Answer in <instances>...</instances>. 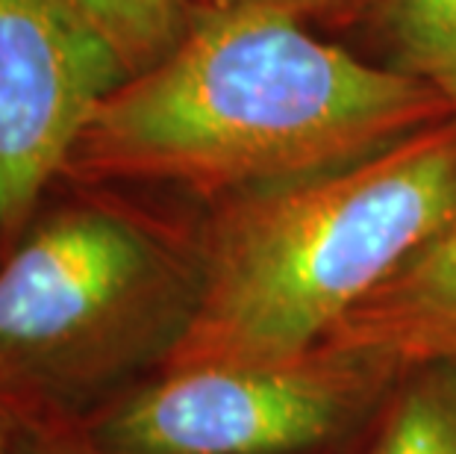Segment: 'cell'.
I'll return each instance as SVG.
<instances>
[{
  "label": "cell",
  "instance_id": "cell-12",
  "mask_svg": "<svg viewBox=\"0 0 456 454\" xmlns=\"http://www.w3.org/2000/svg\"><path fill=\"white\" fill-rule=\"evenodd\" d=\"M27 422L21 413L0 399V454H18V440L27 428Z\"/></svg>",
  "mask_w": 456,
  "mask_h": 454
},
{
  "label": "cell",
  "instance_id": "cell-7",
  "mask_svg": "<svg viewBox=\"0 0 456 454\" xmlns=\"http://www.w3.org/2000/svg\"><path fill=\"white\" fill-rule=\"evenodd\" d=\"M354 454H456V363L410 366Z\"/></svg>",
  "mask_w": 456,
  "mask_h": 454
},
{
  "label": "cell",
  "instance_id": "cell-10",
  "mask_svg": "<svg viewBox=\"0 0 456 454\" xmlns=\"http://www.w3.org/2000/svg\"><path fill=\"white\" fill-rule=\"evenodd\" d=\"M18 454H112L86 437L77 425H27L21 440H18Z\"/></svg>",
  "mask_w": 456,
  "mask_h": 454
},
{
  "label": "cell",
  "instance_id": "cell-5",
  "mask_svg": "<svg viewBox=\"0 0 456 454\" xmlns=\"http://www.w3.org/2000/svg\"><path fill=\"white\" fill-rule=\"evenodd\" d=\"M127 69L68 0H0V260Z\"/></svg>",
  "mask_w": 456,
  "mask_h": 454
},
{
  "label": "cell",
  "instance_id": "cell-4",
  "mask_svg": "<svg viewBox=\"0 0 456 454\" xmlns=\"http://www.w3.org/2000/svg\"><path fill=\"white\" fill-rule=\"evenodd\" d=\"M406 366L362 349L162 369L80 428L112 454H354Z\"/></svg>",
  "mask_w": 456,
  "mask_h": 454
},
{
  "label": "cell",
  "instance_id": "cell-2",
  "mask_svg": "<svg viewBox=\"0 0 456 454\" xmlns=\"http://www.w3.org/2000/svg\"><path fill=\"white\" fill-rule=\"evenodd\" d=\"M60 175L0 260V399L80 425L162 372L203 293V207Z\"/></svg>",
  "mask_w": 456,
  "mask_h": 454
},
{
  "label": "cell",
  "instance_id": "cell-9",
  "mask_svg": "<svg viewBox=\"0 0 456 454\" xmlns=\"http://www.w3.org/2000/svg\"><path fill=\"white\" fill-rule=\"evenodd\" d=\"M397 65L456 110V0H374Z\"/></svg>",
  "mask_w": 456,
  "mask_h": 454
},
{
  "label": "cell",
  "instance_id": "cell-11",
  "mask_svg": "<svg viewBox=\"0 0 456 454\" xmlns=\"http://www.w3.org/2000/svg\"><path fill=\"white\" fill-rule=\"evenodd\" d=\"M212 4H259V6L280 9V12L297 15L304 21H315V18L342 12L351 0H212Z\"/></svg>",
  "mask_w": 456,
  "mask_h": 454
},
{
  "label": "cell",
  "instance_id": "cell-1",
  "mask_svg": "<svg viewBox=\"0 0 456 454\" xmlns=\"http://www.w3.org/2000/svg\"><path fill=\"white\" fill-rule=\"evenodd\" d=\"M419 77L324 42L297 15L209 4L92 115L62 175L195 204L324 175L453 119Z\"/></svg>",
  "mask_w": 456,
  "mask_h": 454
},
{
  "label": "cell",
  "instance_id": "cell-3",
  "mask_svg": "<svg viewBox=\"0 0 456 454\" xmlns=\"http://www.w3.org/2000/svg\"><path fill=\"white\" fill-rule=\"evenodd\" d=\"M456 219V115L351 166L203 204V293L165 369L304 354Z\"/></svg>",
  "mask_w": 456,
  "mask_h": 454
},
{
  "label": "cell",
  "instance_id": "cell-8",
  "mask_svg": "<svg viewBox=\"0 0 456 454\" xmlns=\"http://www.w3.org/2000/svg\"><path fill=\"white\" fill-rule=\"evenodd\" d=\"M98 30L127 77L157 65L212 0H68Z\"/></svg>",
  "mask_w": 456,
  "mask_h": 454
},
{
  "label": "cell",
  "instance_id": "cell-6",
  "mask_svg": "<svg viewBox=\"0 0 456 454\" xmlns=\"http://www.w3.org/2000/svg\"><path fill=\"white\" fill-rule=\"evenodd\" d=\"M324 343L383 354L406 369L456 363V219L362 298Z\"/></svg>",
  "mask_w": 456,
  "mask_h": 454
}]
</instances>
